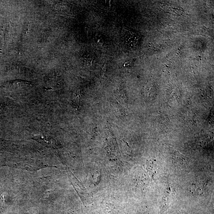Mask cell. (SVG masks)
Here are the masks:
<instances>
[{"label":"cell","mask_w":214,"mask_h":214,"mask_svg":"<svg viewBox=\"0 0 214 214\" xmlns=\"http://www.w3.org/2000/svg\"><path fill=\"white\" fill-rule=\"evenodd\" d=\"M33 139L47 147H54L55 146V141L51 138H50V137L47 136H37L33 137Z\"/></svg>","instance_id":"obj_1"},{"label":"cell","mask_w":214,"mask_h":214,"mask_svg":"<svg viewBox=\"0 0 214 214\" xmlns=\"http://www.w3.org/2000/svg\"><path fill=\"white\" fill-rule=\"evenodd\" d=\"M147 169L150 175L153 177L155 175L157 169V164L156 161L150 160L147 161Z\"/></svg>","instance_id":"obj_2"}]
</instances>
